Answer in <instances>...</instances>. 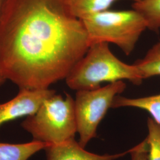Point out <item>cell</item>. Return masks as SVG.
<instances>
[{
	"label": "cell",
	"instance_id": "6da1fadb",
	"mask_svg": "<svg viewBox=\"0 0 160 160\" xmlns=\"http://www.w3.org/2000/svg\"><path fill=\"white\" fill-rule=\"evenodd\" d=\"M89 46L68 0H12L0 24V68L20 89L65 79Z\"/></svg>",
	"mask_w": 160,
	"mask_h": 160
},
{
	"label": "cell",
	"instance_id": "7a4b0ae2",
	"mask_svg": "<svg viewBox=\"0 0 160 160\" xmlns=\"http://www.w3.org/2000/svg\"><path fill=\"white\" fill-rule=\"evenodd\" d=\"M65 80L71 89L79 91L96 89L104 82L128 80L139 85L143 80L134 64L123 62L110 51L108 43L101 42L89 46Z\"/></svg>",
	"mask_w": 160,
	"mask_h": 160
},
{
	"label": "cell",
	"instance_id": "3957f363",
	"mask_svg": "<svg viewBox=\"0 0 160 160\" xmlns=\"http://www.w3.org/2000/svg\"><path fill=\"white\" fill-rule=\"evenodd\" d=\"M88 36L90 46L96 43H112L119 47L126 55L135 49L147 23L135 10H106L80 19Z\"/></svg>",
	"mask_w": 160,
	"mask_h": 160
},
{
	"label": "cell",
	"instance_id": "277c9868",
	"mask_svg": "<svg viewBox=\"0 0 160 160\" xmlns=\"http://www.w3.org/2000/svg\"><path fill=\"white\" fill-rule=\"evenodd\" d=\"M34 141L57 144L75 138L77 133L74 99L66 93L46 98L34 114L21 124Z\"/></svg>",
	"mask_w": 160,
	"mask_h": 160
},
{
	"label": "cell",
	"instance_id": "5b68a950",
	"mask_svg": "<svg viewBox=\"0 0 160 160\" xmlns=\"http://www.w3.org/2000/svg\"><path fill=\"white\" fill-rule=\"evenodd\" d=\"M125 88L123 81H119L94 90L77 91L75 113L78 142L82 147L96 137L98 126L112 108L114 98Z\"/></svg>",
	"mask_w": 160,
	"mask_h": 160
},
{
	"label": "cell",
	"instance_id": "8992f818",
	"mask_svg": "<svg viewBox=\"0 0 160 160\" xmlns=\"http://www.w3.org/2000/svg\"><path fill=\"white\" fill-rule=\"evenodd\" d=\"M56 92L46 89H20L16 97L0 103V126L11 120L34 114L46 98Z\"/></svg>",
	"mask_w": 160,
	"mask_h": 160
},
{
	"label": "cell",
	"instance_id": "52a82bcc",
	"mask_svg": "<svg viewBox=\"0 0 160 160\" xmlns=\"http://www.w3.org/2000/svg\"><path fill=\"white\" fill-rule=\"evenodd\" d=\"M46 160H116L128 153L100 155L87 151L75 138L57 144H49L44 149Z\"/></svg>",
	"mask_w": 160,
	"mask_h": 160
},
{
	"label": "cell",
	"instance_id": "ba28073f",
	"mask_svg": "<svg viewBox=\"0 0 160 160\" xmlns=\"http://www.w3.org/2000/svg\"><path fill=\"white\" fill-rule=\"evenodd\" d=\"M48 145L34 140L23 143L0 142V160H29Z\"/></svg>",
	"mask_w": 160,
	"mask_h": 160
},
{
	"label": "cell",
	"instance_id": "9c48e42d",
	"mask_svg": "<svg viewBox=\"0 0 160 160\" xmlns=\"http://www.w3.org/2000/svg\"><path fill=\"white\" fill-rule=\"evenodd\" d=\"M123 107L135 108L148 112L155 122L160 125V94L139 98L117 96L114 98L112 108Z\"/></svg>",
	"mask_w": 160,
	"mask_h": 160
},
{
	"label": "cell",
	"instance_id": "30bf717a",
	"mask_svg": "<svg viewBox=\"0 0 160 160\" xmlns=\"http://www.w3.org/2000/svg\"><path fill=\"white\" fill-rule=\"evenodd\" d=\"M118 0H68L69 6L75 17H83L108 10ZM133 2L138 0H132Z\"/></svg>",
	"mask_w": 160,
	"mask_h": 160
},
{
	"label": "cell",
	"instance_id": "8fae6325",
	"mask_svg": "<svg viewBox=\"0 0 160 160\" xmlns=\"http://www.w3.org/2000/svg\"><path fill=\"white\" fill-rule=\"evenodd\" d=\"M134 65L142 80L160 75V42L152 46L145 56L137 60Z\"/></svg>",
	"mask_w": 160,
	"mask_h": 160
},
{
	"label": "cell",
	"instance_id": "7c38bea8",
	"mask_svg": "<svg viewBox=\"0 0 160 160\" xmlns=\"http://www.w3.org/2000/svg\"><path fill=\"white\" fill-rule=\"evenodd\" d=\"M133 9L139 12L152 31L160 29V0H138L133 2Z\"/></svg>",
	"mask_w": 160,
	"mask_h": 160
},
{
	"label": "cell",
	"instance_id": "4fadbf2b",
	"mask_svg": "<svg viewBox=\"0 0 160 160\" xmlns=\"http://www.w3.org/2000/svg\"><path fill=\"white\" fill-rule=\"evenodd\" d=\"M148 160H160V125L152 118L147 120Z\"/></svg>",
	"mask_w": 160,
	"mask_h": 160
},
{
	"label": "cell",
	"instance_id": "5bb4252c",
	"mask_svg": "<svg viewBox=\"0 0 160 160\" xmlns=\"http://www.w3.org/2000/svg\"><path fill=\"white\" fill-rule=\"evenodd\" d=\"M148 144L145 138L142 142L128 150L131 160H148Z\"/></svg>",
	"mask_w": 160,
	"mask_h": 160
},
{
	"label": "cell",
	"instance_id": "9a60e30c",
	"mask_svg": "<svg viewBox=\"0 0 160 160\" xmlns=\"http://www.w3.org/2000/svg\"><path fill=\"white\" fill-rule=\"evenodd\" d=\"M12 0H0V24Z\"/></svg>",
	"mask_w": 160,
	"mask_h": 160
},
{
	"label": "cell",
	"instance_id": "2e32d148",
	"mask_svg": "<svg viewBox=\"0 0 160 160\" xmlns=\"http://www.w3.org/2000/svg\"><path fill=\"white\" fill-rule=\"evenodd\" d=\"M6 80H6L5 77L4 76V75L2 74V71H1V68H0V86H1L2 84H3V83L6 81Z\"/></svg>",
	"mask_w": 160,
	"mask_h": 160
}]
</instances>
